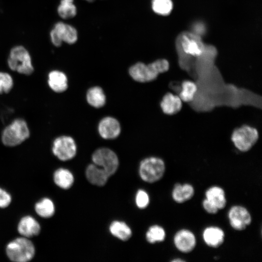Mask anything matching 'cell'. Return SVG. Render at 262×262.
Segmentation results:
<instances>
[{
    "label": "cell",
    "instance_id": "cell-23",
    "mask_svg": "<svg viewBox=\"0 0 262 262\" xmlns=\"http://www.w3.org/2000/svg\"><path fill=\"white\" fill-rule=\"evenodd\" d=\"M34 210L37 215L44 218L52 217L55 212L53 202L48 197H44L36 202Z\"/></svg>",
    "mask_w": 262,
    "mask_h": 262
},
{
    "label": "cell",
    "instance_id": "cell-24",
    "mask_svg": "<svg viewBox=\"0 0 262 262\" xmlns=\"http://www.w3.org/2000/svg\"><path fill=\"white\" fill-rule=\"evenodd\" d=\"M109 230L113 236L125 241L129 240L132 234L130 227L125 223L121 221L113 222L110 226Z\"/></svg>",
    "mask_w": 262,
    "mask_h": 262
},
{
    "label": "cell",
    "instance_id": "cell-28",
    "mask_svg": "<svg viewBox=\"0 0 262 262\" xmlns=\"http://www.w3.org/2000/svg\"><path fill=\"white\" fill-rule=\"evenodd\" d=\"M152 8L156 14L166 16L171 12L173 3L171 0H152Z\"/></svg>",
    "mask_w": 262,
    "mask_h": 262
},
{
    "label": "cell",
    "instance_id": "cell-25",
    "mask_svg": "<svg viewBox=\"0 0 262 262\" xmlns=\"http://www.w3.org/2000/svg\"><path fill=\"white\" fill-rule=\"evenodd\" d=\"M73 0H61L58 7L57 12L59 16L65 19L74 17L77 13L76 7Z\"/></svg>",
    "mask_w": 262,
    "mask_h": 262
},
{
    "label": "cell",
    "instance_id": "cell-18",
    "mask_svg": "<svg viewBox=\"0 0 262 262\" xmlns=\"http://www.w3.org/2000/svg\"><path fill=\"white\" fill-rule=\"evenodd\" d=\"M195 194V189L189 183H177L172 192L173 199L178 203H183L191 199Z\"/></svg>",
    "mask_w": 262,
    "mask_h": 262
},
{
    "label": "cell",
    "instance_id": "cell-14",
    "mask_svg": "<svg viewBox=\"0 0 262 262\" xmlns=\"http://www.w3.org/2000/svg\"><path fill=\"white\" fill-rule=\"evenodd\" d=\"M17 229L21 236L29 239L39 235L41 229L39 222L31 215L22 217L18 223Z\"/></svg>",
    "mask_w": 262,
    "mask_h": 262
},
{
    "label": "cell",
    "instance_id": "cell-2",
    "mask_svg": "<svg viewBox=\"0 0 262 262\" xmlns=\"http://www.w3.org/2000/svg\"><path fill=\"white\" fill-rule=\"evenodd\" d=\"M5 251L7 257L12 262H28L34 258L35 248L29 238L21 236L9 242Z\"/></svg>",
    "mask_w": 262,
    "mask_h": 262
},
{
    "label": "cell",
    "instance_id": "cell-17",
    "mask_svg": "<svg viewBox=\"0 0 262 262\" xmlns=\"http://www.w3.org/2000/svg\"><path fill=\"white\" fill-rule=\"evenodd\" d=\"M85 175L91 183L99 186L104 185L109 177L104 170L94 164H90L87 166Z\"/></svg>",
    "mask_w": 262,
    "mask_h": 262
},
{
    "label": "cell",
    "instance_id": "cell-31",
    "mask_svg": "<svg viewBox=\"0 0 262 262\" xmlns=\"http://www.w3.org/2000/svg\"><path fill=\"white\" fill-rule=\"evenodd\" d=\"M12 201L11 195L5 189L0 187V208L8 207Z\"/></svg>",
    "mask_w": 262,
    "mask_h": 262
},
{
    "label": "cell",
    "instance_id": "cell-6",
    "mask_svg": "<svg viewBox=\"0 0 262 262\" xmlns=\"http://www.w3.org/2000/svg\"><path fill=\"white\" fill-rule=\"evenodd\" d=\"M259 139L257 130L248 125L242 126L232 132L231 139L235 147L240 151L249 150Z\"/></svg>",
    "mask_w": 262,
    "mask_h": 262
},
{
    "label": "cell",
    "instance_id": "cell-3",
    "mask_svg": "<svg viewBox=\"0 0 262 262\" xmlns=\"http://www.w3.org/2000/svg\"><path fill=\"white\" fill-rule=\"evenodd\" d=\"M30 136V131L26 122L22 119H16L3 130L2 142L8 147L17 146Z\"/></svg>",
    "mask_w": 262,
    "mask_h": 262
},
{
    "label": "cell",
    "instance_id": "cell-13",
    "mask_svg": "<svg viewBox=\"0 0 262 262\" xmlns=\"http://www.w3.org/2000/svg\"><path fill=\"white\" fill-rule=\"evenodd\" d=\"M98 129L100 136L105 139H115L121 132L119 121L112 116L103 118L98 123Z\"/></svg>",
    "mask_w": 262,
    "mask_h": 262
},
{
    "label": "cell",
    "instance_id": "cell-29",
    "mask_svg": "<svg viewBox=\"0 0 262 262\" xmlns=\"http://www.w3.org/2000/svg\"><path fill=\"white\" fill-rule=\"evenodd\" d=\"M13 80L8 73L0 72V94L8 93L13 86Z\"/></svg>",
    "mask_w": 262,
    "mask_h": 262
},
{
    "label": "cell",
    "instance_id": "cell-7",
    "mask_svg": "<svg viewBox=\"0 0 262 262\" xmlns=\"http://www.w3.org/2000/svg\"><path fill=\"white\" fill-rule=\"evenodd\" d=\"M93 164L102 168L110 177L116 171L119 161L116 154L107 147L96 150L92 155Z\"/></svg>",
    "mask_w": 262,
    "mask_h": 262
},
{
    "label": "cell",
    "instance_id": "cell-4",
    "mask_svg": "<svg viewBox=\"0 0 262 262\" xmlns=\"http://www.w3.org/2000/svg\"><path fill=\"white\" fill-rule=\"evenodd\" d=\"M8 65L13 71L29 75L33 72V67L29 52L22 46H16L10 50Z\"/></svg>",
    "mask_w": 262,
    "mask_h": 262
},
{
    "label": "cell",
    "instance_id": "cell-15",
    "mask_svg": "<svg viewBox=\"0 0 262 262\" xmlns=\"http://www.w3.org/2000/svg\"><path fill=\"white\" fill-rule=\"evenodd\" d=\"M202 237L205 243L208 246L216 248L219 247L224 243L225 233L219 227L210 226L204 229Z\"/></svg>",
    "mask_w": 262,
    "mask_h": 262
},
{
    "label": "cell",
    "instance_id": "cell-19",
    "mask_svg": "<svg viewBox=\"0 0 262 262\" xmlns=\"http://www.w3.org/2000/svg\"><path fill=\"white\" fill-rule=\"evenodd\" d=\"M205 197L209 202L215 206L218 210L224 209L227 204L224 189L218 186L209 188L205 192Z\"/></svg>",
    "mask_w": 262,
    "mask_h": 262
},
{
    "label": "cell",
    "instance_id": "cell-8",
    "mask_svg": "<svg viewBox=\"0 0 262 262\" xmlns=\"http://www.w3.org/2000/svg\"><path fill=\"white\" fill-rule=\"evenodd\" d=\"M50 40L54 46L60 47L62 42L72 44L78 39V33L73 26L62 22L56 23L50 33Z\"/></svg>",
    "mask_w": 262,
    "mask_h": 262
},
{
    "label": "cell",
    "instance_id": "cell-30",
    "mask_svg": "<svg viewBox=\"0 0 262 262\" xmlns=\"http://www.w3.org/2000/svg\"><path fill=\"white\" fill-rule=\"evenodd\" d=\"M135 202L139 208H146L149 203V197L147 193L143 190H138L136 195Z\"/></svg>",
    "mask_w": 262,
    "mask_h": 262
},
{
    "label": "cell",
    "instance_id": "cell-1",
    "mask_svg": "<svg viewBox=\"0 0 262 262\" xmlns=\"http://www.w3.org/2000/svg\"><path fill=\"white\" fill-rule=\"evenodd\" d=\"M169 68V62L162 59L148 65L138 62L130 67L129 73L134 81L147 82L154 81L159 74L167 71Z\"/></svg>",
    "mask_w": 262,
    "mask_h": 262
},
{
    "label": "cell",
    "instance_id": "cell-26",
    "mask_svg": "<svg viewBox=\"0 0 262 262\" xmlns=\"http://www.w3.org/2000/svg\"><path fill=\"white\" fill-rule=\"evenodd\" d=\"M196 91V84L191 81L186 80L182 83L181 91L179 96L182 101L189 102L193 99Z\"/></svg>",
    "mask_w": 262,
    "mask_h": 262
},
{
    "label": "cell",
    "instance_id": "cell-33",
    "mask_svg": "<svg viewBox=\"0 0 262 262\" xmlns=\"http://www.w3.org/2000/svg\"><path fill=\"white\" fill-rule=\"evenodd\" d=\"M185 262V261L183 260H181V259H175L174 260H173L172 261V262Z\"/></svg>",
    "mask_w": 262,
    "mask_h": 262
},
{
    "label": "cell",
    "instance_id": "cell-27",
    "mask_svg": "<svg viewBox=\"0 0 262 262\" xmlns=\"http://www.w3.org/2000/svg\"><path fill=\"white\" fill-rule=\"evenodd\" d=\"M166 233L163 228L158 225L151 226L146 235V239L149 243L154 244L164 240Z\"/></svg>",
    "mask_w": 262,
    "mask_h": 262
},
{
    "label": "cell",
    "instance_id": "cell-22",
    "mask_svg": "<svg viewBox=\"0 0 262 262\" xmlns=\"http://www.w3.org/2000/svg\"><path fill=\"white\" fill-rule=\"evenodd\" d=\"M86 100L91 106L99 108L106 103V96L103 89L99 86H94L87 92Z\"/></svg>",
    "mask_w": 262,
    "mask_h": 262
},
{
    "label": "cell",
    "instance_id": "cell-9",
    "mask_svg": "<svg viewBox=\"0 0 262 262\" xmlns=\"http://www.w3.org/2000/svg\"><path fill=\"white\" fill-rule=\"evenodd\" d=\"M52 150L53 154L58 159L66 161L72 159L76 155L77 146L73 138L63 135L54 140Z\"/></svg>",
    "mask_w": 262,
    "mask_h": 262
},
{
    "label": "cell",
    "instance_id": "cell-20",
    "mask_svg": "<svg viewBox=\"0 0 262 262\" xmlns=\"http://www.w3.org/2000/svg\"><path fill=\"white\" fill-rule=\"evenodd\" d=\"M48 84L54 92L61 93L65 91L68 87V80L66 75L58 70L49 72L48 76Z\"/></svg>",
    "mask_w": 262,
    "mask_h": 262
},
{
    "label": "cell",
    "instance_id": "cell-10",
    "mask_svg": "<svg viewBox=\"0 0 262 262\" xmlns=\"http://www.w3.org/2000/svg\"><path fill=\"white\" fill-rule=\"evenodd\" d=\"M230 226L238 231L245 230L252 221L251 215L246 208L241 205L232 206L228 212Z\"/></svg>",
    "mask_w": 262,
    "mask_h": 262
},
{
    "label": "cell",
    "instance_id": "cell-12",
    "mask_svg": "<svg viewBox=\"0 0 262 262\" xmlns=\"http://www.w3.org/2000/svg\"><path fill=\"white\" fill-rule=\"evenodd\" d=\"M174 244L176 248L182 253H189L196 247V240L195 234L187 229L178 230L173 238Z\"/></svg>",
    "mask_w": 262,
    "mask_h": 262
},
{
    "label": "cell",
    "instance_id": "cell-16",
    "mask_svg": "<svg viewBox=\"0 0 262 262\" xmlns=\"http://www.w3.org/2000/svg\"><path fill=\"white\" fill-rule=\"evenodd\" d=\"M160 106L165 114L173 115L181 110L182 101L179 96L167 93L163 97Z\"/></svg>",
    "mask_w": 262,
    "mask_h": 262
},
{
    "label": "cell",
    "instance_id": "cell-5",
    "mask_svg": "<svg viewBox=\"0 0 262 262\" xmlns=\"http://www.w3.org/2000/svg\"><path fill=\"white\" fill-rule=\"evenodd\" d=\"M165 171V165L162 159L156 157H150L141 162L139 173L140 178L144 181L153 183L162 179Z\"/></svg>",
    "mask_w": 262,
    "mask_h": 262
},
{
    "label": "cell",
    "instance_id": "cell-21",
    "mask_svg": "<svg viewBox=\"0 0 262 262\" xmlns=\"http://www.w3.org/2000/svg\"><path fill=\"white\" fill-rule=\"evenodd\" d=\"M53 181L59 187L68 189L73 185L74 179L72 173L68 169L60 168L55 170L53 175Z\"/></svg>",
    "mask_w": 262,
    "mask_h": 262
},
{
    "label": "cell",
    "instance_id": "cell-34",
    "mask_svg": "<svg viewBox=\"0 0 262 262\" xmlns=\"http://www.w3.org/2000/svg\"><path fill=\"white\" fill-rule=\"evenodd\" d=\"M87 2H93L94 1H95V0H84Z\"/></svg>",
    "mask_w": 262,
    "mask_h": 262
},
{
    "label": "cell",
    "instance_id": "cell-11",
    "mask_svg": "<svg viewBox=\"0 0 262 262\" xmlns=\"http://www.w3.org/2000/svg\"><path fill=\"white\" fill-rule=\"evenodd\" d=\"M180 48L184 53L194 57L200 56L205 48L199 36L189 33L180 36Z\"/></svg>",
    "mask_w": 262,
    "mask_h": 262
},
{
    "label": "cell",
    "instance_id": "cell-32",
    "mask_svg": "<svg viewBox=\"0 0 262 262\" xmlns=\"http://www.w3.org/2000/svg\"><path fill=\"white\" fill-rule=\"evenodd\" d=\"M202 204L204 210L210 214H215L218 211V209L206 198L203 200Z\"/></svg>",
    "mask_w": 262,
    "mask_h": 262
}]
</instances>
